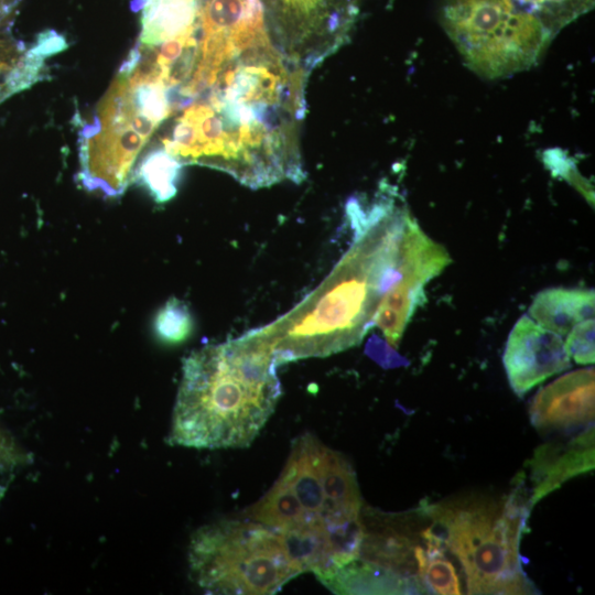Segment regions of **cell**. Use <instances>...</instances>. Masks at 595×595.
Returning <instances> with one entry per match:
<instances>
[{"label": "cell", "mask_w": 595, "mask_h": 595, "mask_svg": "<svg viewBox=\"0 0 595 595\" xmlns=\"http://www.w3.org/2000/svg\"><path fill=\"white\" fill-rule=\"evenodd\" d=\"M309 73L267 39L201 61L163 148L182 164L220 170L250 188L305 178L299 131Z\"/></svg>", "instance_id": "cell-1"}, {"label": "cell", "mask_w": 595, "mask_h": 595, "mask_svg": "<svg viewBox=\"0 0 595 595\" xmlns=\"http://www.w3.org/2000/svg\"><path fill=\"white\" fill-rule=\"evenodd\" d=\"M409 213L389 186L367 206L358 199L348 202L354 237L347 251L316 289L262 326L278 365L326 357L363 340L394 280Z\"/></svg>", "instance_id": "cell-2"}, {"label": "cell", "mask_w": 595, "mask_h": 595, "mask_svg": "<svg viewBox=\"0 0 595 595\" xmlns=\"http://www.w3.org/2000/svg\"><path fill=\"white\" fill-rule=\"evenodd\" d=\"M278 366L262 326L191 353L183 361L169 441L194 448L248 446L281 397Z\"/></svg>", "instance_id": "cell-3"}, {"label": "cell", "mask_w": 595, "mask_h": 595, "mask_svg": "<svg viewBox=\"0 0 595 595\" xmlns=\"http://www.w3.org/2000/svg\"><path fill=\"white\" fill-rule=\"evenodd\" d=\"M521 484L506 496L452 497L423 509L459 562L468 594H536L520 559L531 510Z\"/></svg>", "instance_id": "cell-4"}, {"label": "cell", "mask_w": 595, "mask_h": 595, "mask_svg": "<svg viewBox=\"0 0 595 595\" xmlns=\"http://www.w3.org/2000/svg\"><path fill=\"white\" fill-rule=\"evenodd\" d=\"M193 578L207 593L266 595L301 574L281 533L249 520L202 527L188 550Z\"/></svg>", "instance_id": "cell-5"}, {"label": "cell", "mask_w": 595, "mask_h": 595, "mask_svg": "<svg viewBox=\"0 0 595 595\" xmlns=\"http://www.w3.org/2000/svg\"><path fill=\"white\" fill-rule=\"evenodd\" d=\"M440 21L467 67L486 79L534 66L555 37L511 0H442Z\"/></svg>", "instance_id": "cell-6"}, {"label": "cell", "mask_w": 595, "mask_h": 595, "mask_svg": "<svg viewBox=\"0 0 595 595\" xmlns=\"http://www.w3.org/2000/svg\"><path fill=\"white\" fill-rule=\"evenodd\" d=\"M97 110L80 132L79 180L88 191L116 197L125 192L138 154L160 125L137 106L121 75Z\"/></svg>", "instance_id": "cell-7"}, {"label": "cell", "mask_w": 595, "mask_h": 595, "mask_svg": "<svg viewBox=\"0 0 595 595\" xmlns=\"http://www.w3.org/2000/svg\"><path fill=\"white\" fill-rule=\"evenodd\" d=\"M275 47L307 73L343 47L360 13V0H261Z\"/></svg>", "instance_id": "cell-8"}, {"label": "cell", "mask_w": 595, "mask_h": 595, "mask_svg": "<svg viewBox=\"0 0 595 595\" xmlns=\"http://www.w3.org/2000/svg\"><path fill=\"white\" fill-rule=\"evenodd\" d=\"M451 263L446 248L428 236L408 214L400 245L394 280L383 294L372 321L391 349L398 348L403 333L425 299V285Z\"/></svg>", "instance_id": "cell-9"}, {"label": "cell", "mask_w": 595, "mask_h": 595, "mask_svg": "<svg viewBox=\"0 0 595 595\" xmlns=\"http://www.w3.org/2000/svg\"><path fill=\"white\" fill-rule=\"evenodd\" d=\"M510 387L519 397L549 377L571 367L564 339L529 315L513 325L502 356Z\"/></svg>", "instance_id": "cell-10"}, {"label": "cell", "mask_w": 595, "mask_h": 595, "mask_svg": "<svg viewBox=\"0 0 595 595\" xmlns=\"http://www.w3.org/2000/svg\"><path fill=\"white\" fill-rule=\"evenodd\" d=\"M594 368L569 372L542 388L529 414L540 432L571 429L594 421Z\"/></svg>", "instance_id": "cell-11"}, {"label": "cell", "mask_w": 595, "mask_h": 595, "mask_svg": "<svg viewBox=\"0 0 595 595\" xmlns=\"http://www.w3.org/2000/svg\"><path fill=\"white\" fill-rule=\"evenodd\" d=\"M594 461V424L569 441L540 445L528 462L531 507L570 478L593 469Z\"/></svg>", "instance_id": "cell-12"}, {"label": "cell", "mask_w": 595, "mask_h": 595, "mask_svg": "<svg viewBox=\"0 0 595 595\" xmlns=\"http://www.w3.org/2000/svg\"><path fill=\"white\" fill-rule=\"evenodd\" d=\"M318 465L326 502L323 521L328 523L359 519L361 497L355 472L348 461L340 453L322 444Z\"/></svg>", "instance_id": "cell-13"}, {"label": "cell", "mask_w": 595, "mask_h": 595, "mask_svg": "<svg viewBox=\"0 0 595 595\" xmlns=\"http://www.w3.org/2000/svg\"><path fill=\"white\" fill-rule=\"evenodd\" d=\"M322 443L311 433L296 439L280 478L291 486L305 511L322 518L325 496L320 476V450Z\"/></svg>", "instance_id": "cell-14"}, {"label": "cell", "mask_w": 595, "mask_h": 595, "mask_svg": "<svg viewBox=\"0 0 595 595\" xmlns=\"http://www.w3.org/2000/svg\"><path fill=\"white\" fill-rule=\"evenodd\" d=\"M594 303L595 292L591 289H547L533 299L529 316L564 337L576 324L594 318Z\"/></svg>", "instance_id": "cell-15"}, {"label": "cell", "mask_w": 595, "mask_h": 595, "mask_svg": "<svg viewBox=\"0 0 595 595\" xmlns=\"http://www.w3.org/2000/svg\"><path fill=\"white\" fill-rule=\"evenodd\" d=\"M202 0H145L140 44L155 46L199 23Z\"/></svg>", "instance_id": "cell-16"}, {"label": "cell", "mask_w": 595, "mask_h": 595, "mask_svg": "<svg viewBox=\"0 0 595 595\" xmlns=\"http://www.w3.org/2000/svg\"><path fill=\"white\" fill-rule=\"evenodd\" d=\"M249 520L277 531L296 528L313 518L301 505L289 484L280 477L273 486L246 511Z\"/></svg>", "instance_id": "cell-17"}, {"label": "cell", "mask_w": 595, "mask_h": 595, "mask_svg": "<svg viewBox=\"0 0 595 595\" xmlns=\"http://www.w3.org/2000/svg\"><path fill=\"white\" fill-rule=\"evenodd\" d=\"M182 166L164 148H156L142 158L131 174L130 182L144 187L155 202L165 203L177 192Z\"/></svg>", "instance_id": "cell-18"}, {"label": "cell", "mask_w": 595, "mask_h": 595, "mask_svg": "<svg viewBox=\"0 0 595 595\" xmlns=\"http://www.w3.org/2000/svg\"><path fill=\"white\" fill-rule=\"evenodd\" d=\"M540 20L554 35L581 15L589 12L595 0H511Z\"/></svg>", "instance_id": "cell-19"}, {"label": "cell", "mask_w": 595, "mask_h": 595, "mask_svg": "<svg viewBox=\"0 0 595 595\" xmlns=\"http://www.w3.org/2000/svg\"><path fill=\"white\" fill-rule=\"evenodd\" d=\"M426 593L441 595L462 594L456 567L446 555V548L441 536L430 547V555L420 576Z\"/></svg>", "instance_id": "cell-20"}, {"label": "cell", "mask_w": 595, "mask_h": 595, "mask_svg": "<svg viewBox=\"0 0 595 595\" xmlns=\"http://www.w3.org/2000/svg\"><path fill=\"white\" fill-rule=\"evenodd\" d=\"M193 318L188 306L176 298L170 299L156 313L154 332L164 343L178 344L192 333Z\"/></svg>", "instance_id": "cell-21"}, {"label": "cell", "mask_w": 595, "mask_h": 595, "mask_svg": "<svg viewBox=\"0 0 595 595\" xmlns=\"http://www.w3.org/2000/svg\"><path fill=\"white\" fill-rule=\"evenodd\" d=\"M570 358L582 365L593 364L594 356V318L576 324L564 340Z\"/></svg>", "instance_id": "cell-22"}, {"label": "cell", "mask_w": 595, "mask_h": 595, "mask_svg": "<svg viewBox=\"0 0 595 595\" xmlns=\"http://www.w3.org/2000/svg\"><path fill=\"white\" fill-rule=\"evenodd\" d=\"M67 47L64 36L53 30L40 34L36 45L31 50L34 54L45 57L56 54Z\"/></svg>", "instance_id": "cell-23"}, {"label": "cell", "mask_w": 595, "mask_h": 595, "mask_svg": "<svg viewBox=\"0 0 595 595\" xmlns=\"http://www.w3.org/2000/svg\"><path fill=\"white\" fill-rule=\"evenodd\" d=\"M6 48H4V44L3 42H0V78L10 69L11 65L10 63L3 58V55L1 54V52H3Z\"/></svg>", "instance_id": "cell-24"}, {"label": "cell", "mask_w": 595, "mask_h": 595, "mask_svg": "<svg viewBox=\"0 0 595 595\" xmlns=\"http://www.w3.org/2000/svg\"><path fill=\"white\" fill-rule=\"evenodd\" d=\"M6 0H0V17L6 12Z\"/></svg>", "instance_id": "cell-25"}]
</instances>
